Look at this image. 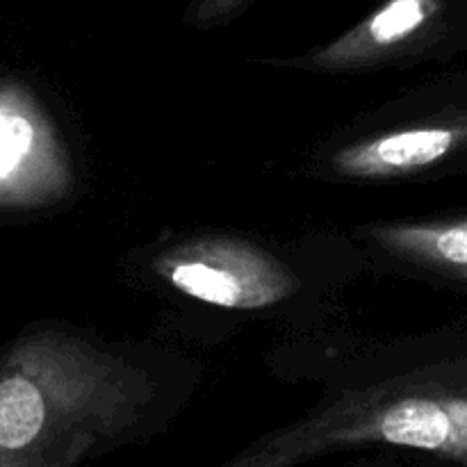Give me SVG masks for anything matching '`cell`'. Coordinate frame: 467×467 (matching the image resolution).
Returning <instances> with one entry per match:
<instances>
[{"label": "cell", "mask_w": 467, "mask_h": 467, "mask_svg": "<svg viewBox=\"0 0 467 467\" xmlns=\"http://www.w3.org/2000/svg\"><path fill=\"white\" fill-rule=\"evenodd\" d=\"M368 237L397 258L467 278V217L383 223L369 228Z\"/></svg>", "instance_id": "cell-5"}, {"label": "cell", "mask_w": 467, "mask_h": 467, "mask_svg": "<svg viewBox=\"0 0 467 467\" xmlns=\"http://www.w3.org/2000/svg\"><path fill=\"white\" fill-rule=\"evenodd\" d=\"M246 3L249 0H199L190 12V21L196 26H213V23L226 21Z\"/></svg>", "instance_id": "cell-8"}, {"label": "cell", "mask_w": 467, "mask_h": 467, "mask_svg": "<svg viewBox=\"0 0 467 467\" xmlns=\"http://www.w3.org/2000/svg\"><path fill=\"white\" fill-rule=\"evenodd\" d=\"M438 12L441 0H388L304 64L315 71H351L377 64L415 39Z\"/></svg>", "instance_id": "cell-4"}, {"label": "cell", "mask_w": 467, "mask_h": 467, "mask_svg": "<svg viewBox=\"0 0 467 467\" xmlns=\"http://www.w3.org/2000/svg\"><path fill=\"white\" fill-rule=\"evenodd\" d=\"M386 442L397 447L445 454L467 461V397L406 395L381 401L342 422L308 429L287 451L313 450L319 445H358Z\"/></svg>", "instance_id": "cell-2"}, {"label": "cell", "mask_w": 467, "mask_h": 467, "mask_svg": "<svg viewBox=\"0 0 467 467\" xmlns=\"http://www.w3.org/2000/svg\"><path fill=\"white\" fill-rule=\"evenodd\" d=\"M467 137V126H413L368 137L331 158L333 173L354 181H388L424 171L442 162Z\"/></svg>", "instance_id": "cell-3"}, {"label": "cell", "mask_w": 467, "mask_h": 467, "mask_svg": "<svg viewBox=\"0 0 467 467\" xmlns=\"http://www.w3.org/2000/svg\"><path fill=\"white\" fill-rule=\"evenodd\" d=\"M46 406L36 381L9 377L0 381V447L23 450L41 436Z\"/></svg>", "instance_id": "cell-6"}, {"label": "cell", "mask_w": 467, "mask_h": 467, "mask_svg": "<svg viewBox=\"0 0 467 467\" xmlns=\"http://www.w3.org/2000/svg\"><path fill=\"white\" fill-rule=\"evenodd\" d=\"M35 141L36 130L30 119L0 109V181L12 176L26 162Z\"/></svg>", "instance_id": "cell-7"}, {"label": "cell", "mask_w": 467, "mask_h": 467, "mask_svg": "<svg viewBox=\"0 0 467 467\" xmlns=\"http://www.w3.org/2000/svg\"><path fill=\"white\" fill-rule=\"evenodd\" d=\"M153 272L173 290L228 310L267 308L299 290L290 267L240 237L187 240L162 251Z\"/></svg>", "instance_id": "cell-1"}]
</instances>
